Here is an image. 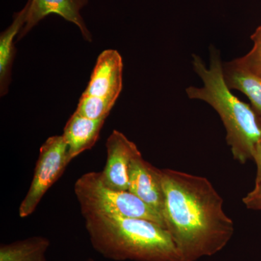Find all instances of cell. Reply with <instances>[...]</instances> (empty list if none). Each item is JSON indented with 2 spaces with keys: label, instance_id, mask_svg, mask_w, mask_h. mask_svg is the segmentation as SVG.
Wrapping results in <instances>:
<instances>
[{
  "label": "cell",
  "instance_id": "6da1fadb",
  "mask_svg": "<svg viewBox=\"0 0 261 261\" xmlns=\"http://www.w3.org/2000/svg\"><path fill=\"white\" fill-rule=\"evenodd\" d=\"M161 173L163 217L180 261H197L221 251L232 238L234 226L212 184L202 176L169 168Z\"/></svg>",
  "mask_w": 261,
  "mask_h": 261
},
{
  "label": "cell",
  "instance_id": "7a4b0ae2",
  "mask_svg": "<svg viewBox=\"0 0 261 261\" xmlns=\"http://www.w3.org/2000/svg\"><path fill=\"white\" fill-rule=\"evenodd\" d=\"M95 251L116 261H180L166 228L141 219L82 213Z\"/></svg>",
  "mask_w": 261,
  "mask_h": 261
},
{
  "label": "cell",
  "instance_id": "3957f363",
  "mask_svg": "<svg viewBox=\"0 0 261 261\" xmlns=\"http://www.w3.org/2000/svg\"><path fill=\"white\" fill-rule=\"evenodd\" d=\"M192 65L203 86L187 87V96L190 99L207 102L219 115L226 128V142L233 159L241 163L252 159L261 135V126L252 106L238 99L228 88L219 51L211 48L209 67L197 55H193Z\"/></svg>",
  "mask_w": 261,
  "mask_h": 261
},
{
  "label": "cell",
  "instance_id": "277c9868",
  "mask_svg": "<svg viewBox=\"0 0 261 261\" xmlns=\"http://www.w3.org/2000/svg\"><path fill=\"white\" fill-rule=\"evenodd\" d=\"M75 197L82 213H100L152 221L166 228L164 219L139 197L128 191H118L105 186L99 172L84 173L74 185Z\"/></svg>",
  "mask_w": 261,
  "mask_h": 261
},
{
  "label": "cell",
  "instance_id": "5b68a950",
  "mask_svg": "<svg viewBox=\"0 0 261 261\" xmlns=\"http://www.w3.org/2000/svg\"><path fill=\"white\" fill-rule=\"evenodd\" d=\"M68 149L63 135L49 137L43 144L29 191L19 207L20 218L32 215L49 188L61 177L70 163Z\"/></svg>",
  "mask_w": 261,
  "mask_h": 261
},
{
  "label": "cell",
  "instance_id": "8992f818",
  "mask_svg": "<svg viewBox=\"0 0 261 261\" xmlns=\"http://www.w3.org/2000/svg\"><path fill=\"white\" fill-rule=\"evenodd\" d=\"M107 161L99 172L105 186L118 191H128V168L132 159L140 153L137 146L121 132L114 130L106 142Z\"/></svg>",
  "mask_w": 261,
  "mask_h": 261
},
{
  "label": "cell",
  "instance_id": "52a82bcc",
  "mask_svg": "<svg viewBox=\"0 0 261 261\" xmlns=\"http://www.w3.org/2000/svg\"><path fill=\"white\" fill-rule=\"evenodd\" d=\"M123 86V61L116 50H105L98 57L88 86L82 96L103 99L114 106Z\"/></svg>",
  "mask_w": 261,
  "mask_h": 261
},
{
  "label": "cell",
  "instance_id": "ba28073f",
  "mask_svg": "<svg viewBox=\"0 0 261 261\" xmlns=\"http://www.w3.org/2000/svg\"><path fill=\"white\" fill-rule=\"evenodd\" d=\"M128 192L163 216L165 196L161 169L136 154L128 168Z\"/></svg>",
  "mask_w": 261,
  "mask_h": 261
},
{
  "label": "cell",
  "instance_id": "9c48e42d",
  "mask_svg": "<svg viewBox=\"0 0 261 261\" xmlns=\"http://www.w3.org/2000/svg\"><path fill=\"white\" fill-rule=\"evenodd\" d=\"M29 8L25 25L19 33L18 39L25 36L41 20L48 15L57 14L75 24L84 39L92 41V37L80 14L87 0H29Z\"/></svg>",
  "mask_w": 261,
  "mask_h": 261
},
{
  "label": "cell",
  "instance_id": "30bf717a",
  "mask_svg": "<svg viewBox=\"0 0 261 261\" xmlns=\"http://www.w3.org/2000/svg\"><path fill=\"white\" fill-rule=\"evenodd\" d=\"M106 118L91 119L75 112L70 116L65 124L63 134V138L68 145L70 162L95 145Z\"/></svg>",
  "mask_w": 261,
  "mask_h": 261
},
{
  "label": "cell",
  "instance_id": "8fae6325",
  "mask_svg": "<svg viewBox=\"0 0 261 261\" xmlns=\"http://www.w3.org/2000/svg\"><path fill=\"white\" fill-rule=\"evenodd\" d=\"M225 82L230 89L240 91L250 99L261 126V78L243 68L237 59L223 63Z\"/></svg>",
  "mask_w": 261,
  "mask_h": 261
},
{
  "label": "cell",
  "instance_id": "7c38bea8",
  "mask_svg": "<svg viewBox=\"0 0 261 261\" xmlns=\"http://www.w3.org/2000/svg\"><path fill=\"white\" fill-rule=\"evenodd\" d=\"M29 8L28 1L25 8L15 15L9 28L2 33L0 37V92L2 96L5 95L8 91L11 67L15 54L14 38L20 33L27 21Z\"/></svg>",
  "mask_w": 261,
  "mask_h": 261
},
{
  "label": "cell",
  "instance_id": "4fadbf2b",
  "mask_svg": "<svg viewBox=\"0 0 261 261\" xmlns=\"http://www.w3.org/2000/svg\"><path fill=\"white\" fill-rule=\"evenodd\" d=\"M49 239L42 236L2 244L0 261H47V252L50 247Z\"/></svg>",
  "mask_w": 261,
  "mask_h": 261
},
{
  "label": "cell",
  "instance_id": "5bb4252c",
  "mask_svg": "<svg viewBox=\"0 0 261 261\" xmlns=\"http://www.w3.org/2000/svg\"><path fill=\"white\" fill-rule=\"evenodd\" d=\"M113 106L111 103L103 99L82 96L75 112L91 119L108 118Z\"/></svg>",
  "mask_w": 261,
  "mask_h": 261
},
{
  "label": "cell",
  "instance_id": "9a60e30c",
  "mask_svg": "<svg viewBox=\"0 0 261 261\" xmlns=\"http://www.w3.org/2000/svg\"><path fill=\"white\" fill-rule=\"evenodd\" d=\"M253 47L245 56L237 58V61L245 69L261 78V25L252 34Z\"/></svg>",
  "mask_w": 261,
  "mask_h": 261
},
{
  "label": "cell",
  "instance_id": "2e32d148",
  "mask_svg": "<svg viewBox=\"0 0 261 261\" xmlns=\"http://www.w3.org/2000/svg\"><path fill=\"white\" fill-rule=\"evenodd\" d=\"M243 202L248 209L261 210V182L255 184L253 190L244 197Z\"/></svg>",
  "mask_w": 261,
  "mask_h": 261
},
{
  "label": "cell",
  "instance_id": "e0dca14e",
  "mask_svg": "<svg viewBox=\"0 0 261 261\" xmlns=\"http://www.w3.org/2000/svg\"><path fill=\"white\" fill-rule=\"evenodd\" d=\"M252 160H254L257 166L255 184L260 183L261 182V135L254 149Z\"/></svg>",
  "mask_w": 261,
  "mask_h": 261
},
{
  "label": "cell",
  "instance_id": "ac0fdd59",
  "mask_svg": "<svg viewBox=\"0 0 261 261\" xmlns=\"http://www.w3.org/2000/svg\"><path fill=\"white\" fill-rule=\"evenodd\" d=\"M85 261H95L94 260L93 258H92V257H89V258H87V260Z\"/></svg>",
  "mask_w": 261,
  "mask_h": 261
}]
</instances>
